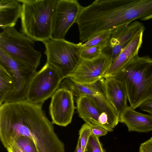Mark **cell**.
<instances>
[{
    "instance_id": "6da1fadb",
    "label": "cell",
    "mask_w": 152,
    "mask_h": 152,
    "mask_svg": "<svg viewBox=\"0 0 152 152\" xmlns=\"http://www.w3.org/2000/svg\"><path fill=\"white\" fill-rule=\"evenodd\" d=\"M42 105L25 99L0 105V139L5 148L22 135L32 139L39 152H65L64 144L55 133Z\"/></svg>"
},
{
    "instance_id": "7a4b0ae2",
    "label": "cell",
    "mask_w": 152,
    "mask_h": 152,
    "mask_svg": "<svg viewBox=\"0 0 152 152\" xmlns=\"http://www.w3.org/2000/svg\"><path fill=\"white\" fill-rule=\"evenodd\" d=\"M112 77L124 84L133 109L152 99V58L148 56L137 55Z\"/></svg>"
},
{
    "instance_id": "3957f363",
    "label": "cell",
    "mask_w": 152,
    "mask_h": 152,
    "mask_svg": "<svg viewBox=\"0 0 152 152\" xmlns=\"http://www.w3.org/2000/svg\"><path fill=\"white\" fill-rule=\"evenodd\" d=\"M22 3L21 32L42 42L51 38L56 0H18Z\"/></svg>"
},
{
    "instance_id": "277c9868",
    "label": "cell",
    "mask_w": 152,
    "mask_h": 152,
    "mask_svg": "<svg viewBox=\"0 0 152 152\" xmlns=\"http://www.w3.org/2000/svg\"><path fill=\"white\" fill-rule=\"evenodd\" d=\"M43 43L45 48L46 63L56 68L63 79L69 76L81 59L79 43L51 38Z\"/></svg>"
},
{
    "instance_id": "5b68a950",
    "label": "cell",
    "mask_w": 152,
    "mask_h": 152,
    "mask_svg": "<svg viewBox=\"0 0 152 152\" xmlns=\"http://www.w3.org/2000/svg\"><path fill=\"white\" fill-rule=\"evenodd\" d=\"M2 29L0 34V49L36 69L40 64L42 54L34 48L35 41L18 31L15 26Z\"/></svg>"
},
{
    "instance_id": "8992f818",
    "label": "cell",
    "mask_w": 152,
    "mask_h": 152,
    "mask_svg": "<svg viewBox=\"0 0 152 152\" xmlns=\"http://www.w3.org/2000/svg\"><path fill=\"white\" fill-rule=\"evenodd\" d=\"M63 80L57 69L46 63L32 77L26 99L34 103L43 104L59 88Z\"/></svg>"
},
{
    "instance_id": "52a82bcc",
    "label": "cell",
    "mask_w": 152,
    "mask_h": 152,
    "mask_svg": "<svg viewBox=\"0 0 152 152\" xmlns=\"http://www.w3.org/2000/svg\"><path fill=\"white\" fill-rule=\"evenodd\" d=\"M0 65L12 77L16 90L10 102L26 99L28 88L35 69L28 64L14 58L0 49Z\"/></svg>"
},
{
    "instance_id": "ba28073f",
    "label": "cell",
    "mask_w": 152,
    "mask_h": 152,
    "mask_svg": "<svg viewBox=\"0 0 152 152\" xmlns=\"http://www.w3.org/2000/svg\"><path fill=\"white\" fill-rule=\"evenodd\" d=\"M82 7L76 0H56L53 12L50 38L65 39L69 28L76 23Z\"/></svg>"
},
{
    "instance_id": "9c48e42d",
    "label": "cell",
    "mask_w": 152,
    "mask_h": 152,
    "mask_svg": "<svg viewBox=\"0 0 152 152\" xmlns=\"http://www.w3.org/2000/svg\"><path fill=\"white\" fill-rule=\"evenodd\" d=\"M112 62L110 57L102 53L92 59L81 58L77 68L69 77L81 84L94 83L103 78Z\"/></svg>"
},
{
    "instance_id": "30bf717a",
    "label": "cell",
    "mask_w": 152,
    "mask_h": 152,
    "mask_svg": "<svg viewBox=\"0 0 152 152\" xmlns=\"http://www.w3.org/2000/svg\"><path fill=\"white\" fill-rule=\"evenodd\" d=\"M145 30L143 24L137 20L114 29L107 44L102 48V53L113 62L132 39Z\"/></svg>"
},
{
    "instance_id": "8fae6325",
    "label": "cell",
    "mask_w": 152,
    "mask_h": 152,
    "mask_svg": "<svg viewBox=\"0 0 152 152\" xmlns=\"http://www.w3.org/2000/svg\"><path fill=\"white\" fill-rule=\"evenodd\" d=\"M75 109L72 92L65 88H59L51 97L49 107L52 123L66 126L71 123Z\"/></svg>"
},
{
    "instance_id": "7c38bea8",
    "label": "cell",
    "mask_w": 152,
    "mask_h": 152,
    "mask_svg": "<svg viewBox=\"0 0 152 152\" xmlns=\"http://www.w3.org/2000/svg\"><path fill=\"white\" fill-rule=\"evenodd\" d=\"M104 94L113 107L120 114L128 106L126 87L121 81L112 77L103 78L102 82Z\"/></svg>"
},
{
    "instance_id": "4fadbf2b",
    "label": "cell",
    "mask_w": 152,
    "mask_h": 152,
    "mask_svg": "<svg viewBox=\"0 0 152 152\" xmlns=\"http://www.w3.org/2000/svg\"><path fill=\"white\" fill-rule=\"evenodd\" d=\"M119 121L126 125L129 132L146 133L152 131V115L137 112L130 106L120 114Z\"/></svg>"
},
{
    "instance_id": "5bb4252c",
    "label": "cell",
    "mask_w": 152,
    "mask_h": 152,
    "mask_svg": "<svg viewBox=\"0 0 152 152\" xmlns=\"http://www.w3.org/2000/svg\"><path fill=\"white\" fill-rule=\"evenodd\" d=\"M143 32L137 35L131 41L111 64L103 78L112 77L127 63L138 55L142 43Z\"/></svg>"
},
{
    "instance_id": "9a60e30c",
    "label": "cell",
    "mask_w": 152,
    "mask_h": 152,
    "mask_svg": "<svg viewBox=\"0 0 152 152\" xmlns=\"http://www.w3.org/2000/svg\"><path fill=\"white\" fill-rule=\"evenodd\" d=\"M76 98V109L79 116L91 126H99L98 120L102 111L96 100L88 95Z\"/></svg>"
},
{
    "instance_id": "2e32d148",
    "label": "cell",
    "mask_w": 152,
    "mask_h": 152,
    "mask_svg": "<svg viewBox=\"0 0 152 152\" xmlns=\"http://www.w3.org/2000/svg\"><path fill=\"white\" fill-rule=\"evenodd\" d=\"M103 80L102 78L94 83L87 85L76 82L68 77L62 80L59 88H64L69 90L76 98L82 95L94 97L104 93Z\"/></svg>"
},
{
    "instance_id": "e0dca14e",
    "label": "cell",
    "mask_w": 152,
    "mask_h": 152,
    "mask_svg": "<svg viewBox=\"0 0 152 152\" xmlns=\"http://www.w3.org/2000/svg\"><path fill=\"white\" fill-rule=\"evenodd\" d=\"M22 6L18 0H0V27L15 26L20 18Z\"/></svg>"
},
{
    "instance_id": "ac0fdd59",
    "label": "cell",
    "mask_w": 152,
    "mask_h": 152,
    "mask_svg": "<svg viewBox=\"0 0 152 152\" xmlns=\"http://www.w3.org/2000/svg\"><path fill=\"white\" fill-rule=\"evenodd\" d=\"M16 90L15 83L11 74L0 65V105L10 102Z\"/></svg>"
},
{
    "instance_id": "d6986e66",
    "label": "cell",
    "mask_w": 152,
    "mask_h": 152,
    "mask_svg": "<svg viewBox=\"0 0 152 152\" xmlns=\"http://www.w3.org/2000/svg\"><path fill=\"white\" fill-rule=\"evenodd\" d=\"M112 30L98 33L88 39L84 43H79L80 46L81 48L95 46H101L104 48L106 45L109 41Z\"/></svg>"
},
{
    "instance_id": "ffe728a7",
    "label": "cell",
    "mask_w": 152,
    "mask_h": 152,
    "mask_svg": "<svg viewBox=\"0 0 152 152\" xmlns=\"http://www.w3.org/2000/svg\"><path fill=\"white\" fill-rule=\"evenodd\" d=\"M15 145L23 152H39L34 141L27 136L21 135L16 137L10 145Z\"/></svg>"
},
{
    "instance_id": "44dd1931",
    "label": "cell",
    "mask_w": 152,
    "mask_h": 152,
    "mask_svg": "<svg viewBox=\"0 0 152 152\" xmlns=\"http://www.w3.org/2000/svg\"><path fill=\"white\" fill-rule=\"evenodd\" d=\"M83 152H106L99 138L91 134L90 136L85 149Z\"/></svg>"
},
{
    "instance_id": "7402d4cb",
    "label": "cell",
    "mask_w": 152,
    "mask_h": 152,
    "mask_svg": "<svg viewBox=\"0 0 152 152\" xmlns=\"http://www.w3.org/2000/svg\"><path fill=\"white\" fill-rule=\"evenodd\" d=\"M103 48L101 46H95L81 48V58L87 59L95 58L102 53V49Z\"/></svg>"
},
{
    "instance_id": "603a6c76",
    "label": "cell",
    "mask_w": 152,
    "mask_h": 152,
    "mask_svg": "<svg viewBox=\"0 0 152 152\" xmlns=\"http://www.w3.org/2000/svg\"><path fill=\"white\" fill-rule=\"evenodd\" d=\"M92 134L91 126L85 123L82 126L79 131V137L83 152L86 148L88 139Z\"/></svg>"
},
{
    "instance_id": "cb8c5ba5",
    "label": "cell",
    "mask_w": 152,
    "mask_h": 152,
    "mask_svg": "<svg viewBox=\"0 0 152 152\" xmlns=\"http://www.w3.org/2000/svg\"><path fill=\"white\" fill-rule=\"evenodd\" d=\"M92 134L99 138L106 135L108 131L100 126H91Z\"/></svg>"
},
{
    "instance_id": "d4e9b609",
    "label": "cell",
    "mask_w": 152,
    "mask_h": 152,
    "mask_svg": "<svg viewBox=\"0 0 152 152\" xmlns=\"http://www.w3.org/2000/svg\"><path fill=\"white\" fill-rule=\"evenodd\" d=\"M139 152H152V137L140 144Z\"/></svg>"
},
{
    "instance_id": "484cf974",
    "label": "cell",
    "mask_w": 152,
    "mask_h": 152,
    "mask_svg": "<svg viewBox=\"0 0 152 152\" xmlns=\"http://www.w3.org/2000/svg\"><path fill=\"white\" fill-rule=\"evenodd\" d=\"M139 107L142 111L147 112L152 115V99L145 101Z\"/></svg>"
},
{
    "instance_id": "4316f807",
    "label": "cell",
    "mask_w": 152,
    "mask_h": 152,
    "mask_svg": "<svg viewBox=\"0 0 152 152\" xmlns=\"http://www.w3.org/2000/svg\"><path fill=\"white\" fill-rule=\"evenodd\" d=\"M6 148L8 152H23L14 145H11Z\"/></svg>"
},
{
    "instance_id": "83f0119b",
    "label": "cell",
    "mask_w": 152,
    "mask_h": 152,
    "mask_svg": "<svg viewBox=\"0 0 152 152\" xmlns=\"http://www.w3.org/2000/svg\"><path fill=\"white\" fill-rule=\"evenodd\" d=\"M75 152H83L82 148L80 139L78 138Z\"/></svg>"
},
{
    "instance_id": "f1b7e54d",
    "label": "cell",
    "mask_w": 152,
    "mask_h": 152,
    "mask_svg": "<svg viewBox=\"0 0 152 152\" xmlns=\"http://www.w3.org/2000/svg\"><path fill=\"white\" fill-rule=\"evenodd\" d=\"M152 18V14L150 15L141 19L142 20H147Z\"/></svg>"
}]
</instances>
